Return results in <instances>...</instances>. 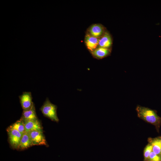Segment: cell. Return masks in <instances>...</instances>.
Segmentation results:
<instances>
[{
  "label": "cell",
  "mask_w": 161,
  "mask_h": 161,
  "mask_svg": "<svg viewBox=\"0 0 161 161\" xmlns=\"http://www.w3.org/2000/svg\"><path fill=\"white\" fill-rule=\"evenodd\" d=\"M137 115L141 119L154 125L158 129L161 124V117L153 110L138 106L136 108Z\"/></svg>",
  "instance_id": "obj_1"
},
{
  "label": "cell",
  "mask_w": 161,
  "mask_h": 161,
  "mask_svg": "<svg viewBox=\"0 0 161 161\" xmlns=\"http://www.w3.org/2000/svg\"><path fill=\"white\" fill-rule=\"evenodd\" d=\"M57 106L47 98L41 108L43 114L53 121L58 122L59 120L57 113Z\"/></svg>",
  "instance_id": "obj_2"
},
{
  "label": "cell",
  "mask_w": 161,
  "mask_h": 161,
  "mask_svg": "<svg viewBox=\"0 0 161 161\" xmlns=\"http://www.w3.org/2000/svg\"><path fill=\"white\" fill-rule=\"evenodd\" d=\"M7 131L11 146L13 148L18 149L23 134L17 130L9 127Z\"/></svg>",
  "instance_id": "obj_3"
},
{
  "label": "cell",
  "mask_w": 161,
  "mask_h": 161,
  "mask_svg": "<svg viewBox=\"0 0 161 161\" xmlns=\"http://www.w3.org/2000/svg\"><path fill=\"white\" fill-rule=\"evenodd\" d=\"M28 132L32 145H47L43 131H34Z\"/></svg>",
  "instance_id": "obj_4"
},
{
  "label": "cell",
  "mask_w": 161,
  "mask_h": 161,
  "mask_svg": "<svg viewBox=\"0 0 161 161\" xmlns=\"http://www.w3.org/2000/svg\"><path fill=\"white\" fill-rule=\"evenodd\" d=\"M20 103L23 110H26L31 108L33 104L32 97L30 92H24L19 96Z\"/></svg>",
  "instance_id": "obj_5"
},
{
  "label": "cell",
  "mask_w": 161,
  "mask_h": 161,
  "mask_svg": "<svg viewBox=\"0 0 161 161\" xmlns=\"http://www.w3.org/2000/svg\"><path fill=\"white\" fill-rule=\"evenodd\" d=\"M100 38L93 37L86 33L85 37V43L89 51L91 52L98 47Z\"/></svg>",
  "instance_id": "obj_6"
},
{
  "label": "cell",
  "mask_w": 161,
  "mask_h": 161,
  "mask_svg": "<svg viewBox=\"0 0 161 161\" xmlns=\"http://www.w3.org/2000/svg\"><path fill=\"white\" fill-rule=\"evenodd\" d=\"M105 32L104 28L102 25L96 24L92 25L89 28L87 33L93 37L100 38Z\"/></svg>",
  "instance_id": "obj_7"
},
{
  "label": "cell",
  "mask_w": 161,
  "mask_h": 161,
  "mask_svg": "<svg viewBox=\"0 0 161 161\" xmlns=\"http://www.w3.org/2000/svg\"><path fill=\"white\" fill-rule=\"evenodd\" d=\"M24 121L26 132L34 131H43L41 125L38 120Z\"/></svg>",
  "instance_id": "obj_8"
},
{
  "label": "cell",
  "mask_w": 161,
  "mask_h": 161,
  "mask_svg": "<svg viewBox=\"0 0 161 161\" xmlns=\"http://www.w3.org/2000/svg\"><path fill=\"white\" fill-rule=\"evenodd\" d=\"M112 39L110 34L105 31L104 34L100 38L98 47L110 49L112 44Z\"/></svg>",
  "instance_id": "obj_9"
},
{
  "label": "cell",
  "mask_w": 161,
  "mask_h": 161,
  "mask_svg": "<svg viewBox=\"0 0 161 161\" xmlns=\"http://www.w3.org/2000/svg\"><path fill=\"white\" fill-rule=\"evenodd\" d=\"M21 118L24 121L35 120H38L34 104L30 109L23 111Z\"/></svg>",
  "instance_id": "obj_10"
},
{
  "label": "cell",
  "mask_w": 161,
  "mask_h": 161,
  "mask_svg": "<svg viewBox=\"0 0 161 161\" xmlns=\"http://www.w3.org/2000/svg\"><path fill=\"white\" fill-rule=\"evenodd\" d=\"M111 52L110 49L98 47L91 53L94 58L100 59L108 56L110 54Z\"/></svg>",
  "instance_id": "obj_11"
},
{
  "label": "cell",
  "mask_w": 161,
  "mask_h": 161,
  "mask_svg": "<svg viewBox=\"0 0 161 161\" xmlns=\"http://www.w3.org/2000/svg\"><path fill=\"white\" fill-rule=\"evenodd\" d=\"M32 146V145L29 133L26 132L22 135L18 149L23 150Z\"/></svg>",
  "instance_id": "obj_12"
},
{
  "label": "cell",
  "mask_w": 161,
  "mask_h": 161,
  "mask_svg": "<svg viewBox=\"0 0 161 161\" xmlns=\"http://www.w3.org/2000/svg\"><path fill=\"white\" fill-rule=\"evenodd\" d=\"M148 141L152 147V151L161 157V143L159 137L149 138Z\"/></svg>",
  "instance_id": "obj_13"
},
{
  "label": "cell",
  "mask_w": 161,
  "mask_h": 161,
  "mask_svg": "<svg viewBox=\"0 0 161 161\" xmlns=\"http://www.w3.org/2000/svg\"><path fill=\"white\" fill-rule=\"evenodd\" d=\"M9 127L17 130L22 134L26 132L24 121L21 118Z\"/></svg>",
  "instance_id": "obj_14"
},
{
  "label": "cell",
  "mask_w": 161,
  "mask_h": 161,
  "mask_svg": "<svg viewBox=\"0 0 161 161\" xmlns=\"http://www.w3.org/2000/svg\"><path fill=\"white\" fill-rule=\"evenodd\" d=\"M152 151V147L151 145L148 144L145 147L144 151V161H147L149 155Z\"/></svg>",
  "instance_id": "obj_15"
},
{
  "label": "cell",
  "mask_w": 161,
  "mask_h": 161,
  "mask_svg": "<svg viewBox=\"0 0 161 161\" xmlns=\"http://www.w3.org/2000/svg\"><path fill=\"white\" fill-rule=\"evenodd\" d=\"M147 161H161V157L152 151Z\"/></svg>",
  "instance_id": "obj_16"
},
{
  "label": "cell",
  "mask_w": 161,
  "mask_h": 161,
  "mask_svg": "<svg viewBox=\"0 0 161 161\" xmlns=\"http://www.w3.org/2000/svg\"><path fill=\"white\" fill-rule=\"evenodd\" d=\"M159 139L160 140V142L161 143V137H159Z\"/></svg>",
  "instance_id": "obj_17"
}]
</instances>
